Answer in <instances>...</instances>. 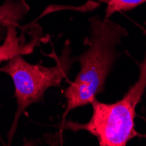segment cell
<instances>
[{
    "label": "cell",
    "mask_w": 146,
    "mask_h": 146,
    "mask_svg": "<svg viewBox=\"0 0 146 146\" xmlns=\"http://www.w3.org/2000/svg\"><path fill=\"white\" fill-rule=\"evenodd\" d=\"M128 34L121 25L110 19L94 17L90 19L88 49L78 58L81 69L74 81L65 90L67 110H71L91 104L104 90V85L117 58L116 46Z\"/></svg>",
    "instance_id": "1"
},
{
    "label": "cell",
    "mask_w": 146,
    "mask_h": 146,
    "mask_svg": "<svg viewBox=\"0 0 146 146\" xmlns=\"http://www.w3.org/2000/svg\"><path fill=\"white\" fill-rule=\"evenodd\" d=\"M146 89V54L139 65L138 79L116 102L104 103L95 99L90 120L84 123H68L67 128L86 130L97 137L101 146H125L139 134L135 129L136 108Z\"/></svg>",
    "instance_id": "2"
},
{
    "label": "cell",
    "mask_w": 146,
    "mask_h": 146,
    "mask_svg": "<svg viewBox=\"0 0 146 146\" xmlns=\"http://www.w3.org/2000/svg\"><path fill=\"white\" fill-rule=\"evenodd\" d=\"M72 60L70 47L66 46L62 55L54 67L33 65L25 61L22 55H19L10 60L0 68V72L7 74L12 80L18 104V110L11 129L10 139L25 110L32 104L40 102L48 88L61 83L69 72Z\"/></svg>",
    "instance_id": "3"
},
{
    "label": "cell",
    "mask_w": 146,
    "mask_h": 146,
    "mask_svg": "<svg viewBox=\"0 0 146 146\" xmlns=\"http://www.w3.org/2000/svg\"><path fill=\"white\" fill-rule=\"evenodd\" d=\"M6 30L5 41L0 46V63L9 61L19 55L32 54L38 45V38H33L30 42H26L23 34L18 35L16 26H9Z\"/></svg>",
    "instance_id": "4"
},
{
    "label": "cell",
    "mask_w": 146,
    "mask_h": 146,
    "mask_svg": "<svg viewBox=\"0 0 146 146\" xmlns=\"http://www.w3.org/2000/svg\"><path fill=\"white\" fill-rule=\"evenodd\" d=\"M28 11V6L21 0H6L0 6V31L9 26H16Z\"/></svg>",
    "instance_id": "5"
},
{
    "label": "cell",
    "mask_w": 146,
    "mask_h": 146,
    "mask_svg": "<svg viewBox=\"0 0 146 146\" xmlns=\"http://www.w3.org/2000/svg\"><path fill=\"white\" fill-rule=\"evenodd\" d=\"M144 3L146 0H109L104 18L110 19L116 12L131 11Z\"/></svg>",
    "instance_id": "6"
}]
</instances>
